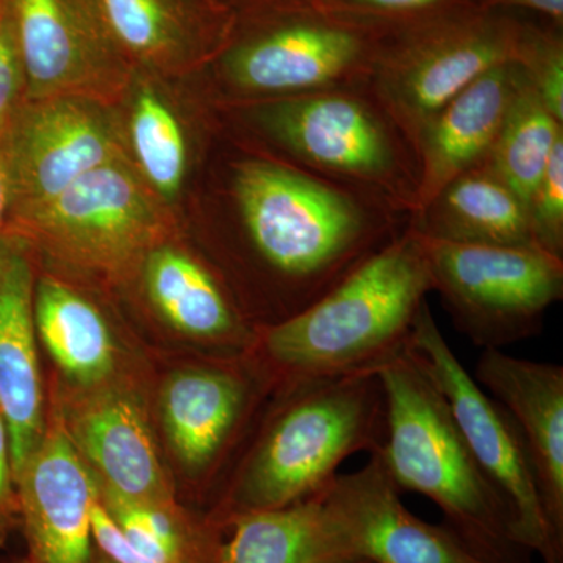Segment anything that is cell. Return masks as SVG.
<instances>
[{"instance_id": "32", "label": "cell", "mask_w": 563, "mask_h": 563, "mask_svg": "<svg viewBox=\"0 0 563 563\" xmlns=\"http://www.w3.org/2000/svg\"><path fill=\"white\" fill-rule=\"evenodd\" d=\"M22 77L20 54L13 32L0 21V118L10 110Z\"/></svg>"}, {"instance_id": "11", "label": "cell", "mask_w": 563, "mask_h": 563, "mask_svg": "<svg viewBox=\"0 0 563 563\" xmlns=\"http://www.w3.org/2000/svg\"><path fill=\"white\" fill-rule=\"evenodd\" d=\"M9 211L20 221L57 198L85 173L122 157L121 133L88 96L33 99L3 136Z\"/></svg>"}, {"instance_id": "16", "label": "cell", "mask_w": 563, "mask_h": 563, "mask_svg": "<svg viewBox=\"0 0 563 563\" xmlns=\"http://www.w3.org/2000/svg\"><path fill=\"white\" fill-rule=\"evenodd\" d=\"M33 296L27 243L20 235L0 236V415L9 432L13 477L46 432Z\"/></svg>"}, {"instance_id": "36", "label": "cell", "mask_w": 563, "mask_h": 563, "mask_svg": "<svg viewBox=\"0 0 563 563\" xmlns=\"http://www.w3.org/2000/svg\"><path fill=\"white\" fill-rule=\"evenodd\" d=\"M14 563H31L27 561V559H25V561H22V562H14Z\"/></svg>"}, {"instance_id": "24", "label": "cell", "mask_w": 563, "mask_h": 563, "mask_svg": "<svg viewBox=\"0 0 563 563\" xmlns=\"http://www.w3.org/2000/svg\"><path fill=\"white\" fill-rule=\"evenodd\" d=\"M33 313L41 342L74 383L98 384L113 369L109 325L99 310L68 285L52 277L36 282Z\"/></svg>"}, {"instance_id": "35", "label": "cell", "mask_w": 563, "mask_h": 563, "mask_svg": "<svg viewBox=\"0 0 563 563\" xmlns=\"http://www.w3.org/2000/svg\"><path fill=\"white\" fill-rule=\"evenodd\" d=\"M90 563H117V562L111 561L110 558H107L106 554H103V553H101V551H99L98 554H95V553L91 554Z\"/></svg>"}, {"instance_id": "17", "label": "cell", "mask_w": 563, "mask_h": 563, "mask_svg": "<svg viewBox=\"0 0 563 563\" xmlns=\"http://www.w3.org/2000/svg\"><path fill=\"white\" fill-rule=\"evenodd\" d=\"M526 84L515 62L496 66L444 106L417 143L421 210L455 177L487 162L518 91Z\"/></svg>"}, {"instance_id": "20", "label": "cell", "mask_w": 563, "mask_h": 563, "mask_svg": "<svg viewBox=\"0 0 563 563\" xmlns=\"http://www.w3.org/2000/svg\"><path fill=\"white\" fill-rule=\"evenodd\" d=\"M69 437L103 477L102 490L131 501L173 506L150 428L125 396H101L70 421Z\"/></svg>"}, {"instance_id": "4", "label": "cell", "mask_w": 563, "mask_h": 563, "mask_svg": "<svg viewBox=\"0 0 563 563\" xmlns=\"http://www.w3.org/2000/svg\"><path fill=\"white\" fill-rule=\"evenodd\" d=\"M387 431L377 455L396 487L426 496L446 528L481 558L529 563L512 512L463 439L442 393L407 351L379 372ZM373 455V454H372Z\"/></svg>"}, {"instance_id": "7", "label": "cell", "mask_w": 563, "mask_h": 563, "mask_svg": "<svg viewBox=\"0 0 563 563\" xmlns=\"http://www.w3.org/2000/svg\"><path fill=\"white\" fill-rule=\"evenodd\" d=\"M523 25L472 7L393 29L366 87L417 147L435 114L487 70L515 62Z\"/></svg>"}, {"instance_id": "22", "label": "cell", "mask_w": 563, "mask_h": 563, "mask_svg": "<svg viewBox=\"0 0 563 563\" xmlns=\"http://www.w3.org/2000/svg\"><path fill=\"white\" fill-rule=\"evenodd\" d=\"M144 285L155 309L184 335L220 344L254 342L255 331L247 328L221 282L191 255L155 247L144 263Z\"/></svg>"}, {"instance_id": "33", "label": "cell", "mask_w": 563, "mask_h": 563, "mask_svg": "<svg viewBox=\"0 0 563 563\" xmlns=\"http://www.w3.org/2000/svg\"><path fill=\"white\" fill-rule=\"evenodd\" d=\"M496 5L521 7V9L539 11L559 25L563 21V0H484L483 2V9L492 10Z\"/></svg>"}, {"instance_id": "14", "label": "cell", "mask_w": 563, "mask_h": 563, "mask_svg": "<svg viewBox=\"0 0 563 563\" xmlns=\"http://www.w3.org/2000/svg\"><path fill=\"white\" fill-rule=\"evenodd\" d=\"M31 563H90L99 485L62 428L47 429L14 477Z\"/></svg>"}, {"instance_id": "27", "label": "cell", "mask_w": 563, "mask_h": 563, "mask_svg": "<svg viewBox=\"0 0 563 563\" xmlns=\"http://www.w3.org/2000/svg\"><path fill=\"white\" fill-rule=\"evenodd\" d=\"M515 63L548 110L563 122V44L561 36L521 27Z\"/></svg>"}, {"instance_id": "25", "label": "cell", "mask_w": 563, "mask_h": 563, "mask_svg": "<svg viewBox=\"0 0 563 563\" xmlns=\"http://www.w3.org/2000/svg\"><path fill=\"white\" fill-rule=\"evenodd\" d=\"M562 139L563 122L526 80L485 163L526 206Z\"/></svg>"}, {"instance_id": "34", "label": "cell", "mask_w": 563, "mask_h": 563, "mask_svg": "<svg viewBox=\"0 0 563 563\" xmlns=\"http://www.w3.org/2000/svg\"><path fill=\"white\" fill-rule=\"evenodd\" d=\"M9 172H7L5 157L0 146V228H2L3 217L9 211Z\"/></svg>"}, {"instance_id": "30", "label": "cell", "mask_w": 563, "mask_h": 563, "mask_svg": "<svg viewBox=\"0 0 563 563\" xmlns=\"http://www.w3.org/2000/svg\"><path fill=\"white\" fill-rule=\"evenodd\" d=\"M91 532L92 542L96 543L98 550L117 563H157L152 561L136 550L128 537L121 531L117 521L111 518L109 510L103 507L101 498H96L91 512Z\"/></svg>"}, {"instance_id": "18", "label": "cell", "mask_w": 563, "mask_h": 563, "mask_svg": "<svg viewBox=\"0 0 563 563\" xmlns=\"http://www.w3.org/2000/svg\"><path fill=\"white\" fill-rule=\"evenodd\" d=\"M258 373L198 366L169 377L162 391L163 424L185 468L207 472L224 457L254 409Z\"/></svg>"}, {"instance_id": "12", "label": "cell", "mask_w": 563, "mask_h": 563, "mask_svg": "<svg viewBox=\"0 0 563 563\" xmlns=\"http://www.w3.org/2000/svg\"><path fill=\"white\" fill-rule=\"evenodd\" d=\"M318 498L333 539L352 562L495 563L446 526L415 517L377 455L357 472L336 474Z\"/></svg>"}, {"instance_id": "2", "label": "cell", "mask_w": 563, "mask_h": 563, "mask_svg": "<svg viewBox=\"0 0 563 563\" xmlns=\"http://www.w3.org/2000/svg\"><path fill=\"white\" fill-rule=\"evenodd\" d=\"M429 292L424 243L407 225L312 306L255 329L261 373L279 388L379 373L407 351Z\"/></svg>"}, {"instance_id": "19", "label": "cell", "mask_w": 563, "mask_h": 563, "mask_svg": "<svg viewBox=\"0 0 563 563\" xmlns=\"http://www.w3.org/2000/svg\"><path fill=\"white\" fill-rule=\"evenodd\" d=\"M121 54L154 68L191 65L222 49L232 18L214 0H88Z\"/></svg>"}, {"instance_id": "9", "label": "cell", "mask_w": 563, "mask_h": 563, "mask_svg": "<svg viewBox=\"0 0 563 563\" xmlns=\"http://www.w3.org/2000/svg\"><path fill=\"white\" fill-rule=\"evenodd\" d=\"M407 354L446 399L477 465L509 506L518 542L544 563H563L544 518L517 422L466 372L443 339L429 303L415 322Z\"/></svg>"}, {"instance_id": "3", "label": "cell", "mask_w": 563, "mask_h": 563, "mask_svg": "<svg viewBox=\"0 0 563 563\" xmlns=\"http://www.w3.org/2000/svg\"><path fill=\"white\" fill-rule=\"evenodd\" d=\"M276 412L236 470L214 523L320 495L351 455L377 453L387 431L379 373L285 387Z\"/></svg>"}, {"instance_id": "31", "label": "cell", "mask_w": 563, "mask_h": 563, "mask_svg": "<svg viewBox=\"0 0 563 563\" xmlns=\"http://www.w3.org/2000/svg\"><path fill=\"white\" fill-rule=\"evenodd\" d=\"M18 525H21L20 499L11 468L9 432L0 415V547Z\"/></svg>"}, {"instance_id": "5", "label": "cell", "mask_w": 563, "mask_h": 563, "mask_svg": "<svg viewBox=\"0 0 563 563\" xmlns=\"http://www.w3.org/2000/svg\"><path fill=\"white\" fill-rule=\"evenodd\" d=\"M233 111L285 161L413 213L417 147L366 85L239 102Z\"/></svg>"}, {"instance_id": "15", "label": "cell", "mask_w": 563, "mask_h": 563, "mask_svg": "<svg viewBox=\"0 0 563 563\" xmlns=\"http://www.w3.org/2000/svg\"><path fill=\"white\" fill-rule=\"evenodd\" d=\"M473 377L517 422L548 528L563 555V366L483 350Z\"/></svg>"}, {"instance_id": "23", "label": "cell", "mask_w": 563, "mask_h": 563, "mask_svg": "<svg viewBox=\"0 0 563 563\" xmlns=\"http://www.w3.org/2000/svg\"><path fill=\"white\" fill-rule=\"evenodd\" d=\"M214 563H357L333 539L320 498L235 515L221 523Z\"/></svg>"}, {"instance_id": "8", "label": "cell", "mask_w": 563, "mask_h": 563, "mask_svg": "<svg viewBox=\"0 0 563 563\" xmlns=\"http://www.w3.org/2000/svg\"><path fill=\"white\" fill-rule=\"evenodd\" d=\"M421 239L432 291L454 328L483 350L539 335L548 310L562 301L563 258L539 247Z\"/></svg>"}, {"instance_id": "6", "label": "cell", "mask_w": 563, "mask_h": 563, "mask_svg": "<svg viewBox=\"0 0 563 563\" xmlns=\"http://www.w3.org/2000/svg\"><path fill=\"white\" fill-rule=\"evenodd\" d=\"M229 40L218 55L235 103L266 101L368 84L393 29L369 24L313 0Z\"/></svg>"}, {"instance_id": "28", "label": "cell", "mask_w": 563, "mask_h": 563, "mask_svg": "<svg viewBox=\"0 0 563 563\" xmlns=\"http://www.w3.org/2000/svg\"><path fill=\"white\" fill-rule=\"evenodd\" d=\"M526 211L533 244L547 254L563 258V139L555 144Z\"/></svg>"}, {"instance_id": "29", "label": "cell", "mask_w": 563, "mask_h": 563, "mask_svg": "<svg viewBox=\"0 0 563 563\" xmlns=\"http://www.w3.org/2000/svg\"><path fill=\"white\" fill-rule=\"evenodd\" d=\"M324 9L369 24L401 29L451 11L472 9L455 0H313Z\"/></svg>"}, {"instance_id": "13", "label": "cell", "mask_w": 563, "mask_h": 563, "mask_svg": "<svg viewBox=\"0 0 563 563\" xmlns=\"http://www.w3.org/2000/svg\"><path fill=\"white\" fill-rule=\"evenodd\" d=\"M11 32L33 99L88 96L121 52L88 0H10Z\"/></svg>"}, {"instance_id": "26", "label": "cell", "mask_w": 563, "mask_h": 563, "mask_svg": "<svg viewBox=\"0 0 563 563\" xmlns=\"http://www.w3.org/2000/svg\"><path fill=\"white\" fill-rule=\"evenodd\" d=\"M131 143L151 190L165 201L176 198L187 177V139L172 107L150 88L140 90L133 101Z\"/></svg>"}, {"instance_id": "21", "label": "cell", "mask_w": 563, "mask_h": 563, "mask_svg": "<svg viewBox=\"0 0 563 563\" xmlns=\"http://www.w3.org/2000/svg\"><path fill=\"white\" fill-rule=\"evenodd\" d=\"M409 228L442 242L537 247L525 202L485 162L410 214Z\"/></svg>"}, {"instance_id": "1", "label": "cell", "mask_w": 563, "mask_h": 563, "mask_svg": "<svg viewBox=\"0 0 563 563\" xmlns=\"http://www.w3.org/2000/svg\"><path fill=\"white\" fill-rule=\"evenodd\" d=\"M225 198L240 244L276 292L274 324L331 291L410 218L269 151L229 163Z\"/></svg>"}, {"instance_id": "10", "label": "cell", "mask_w": 563, "mask_h": 563, "mask_svg": "<svg viewBox=\"0 0 563 563\" xmlns=\"http://www.w3.org/2000/svg\"><path fill=\"white\" fill-rule=\"evenodd\" d=\"M16 222L63 257L102 269L131 262L165 228L161 203L125 155L85 173Z\"/></svg>"}]
</instances>
